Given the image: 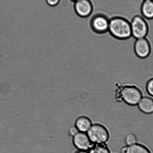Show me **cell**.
Instances as JSON below:
<instances>
[{
    "label": "cell",
    "mask_w": 153,
    "mask_h": 153,
    "mask_svg": "<svg viewBox=\"0 0 153 153\" xmlns=\"http://www.w3.org/2000/svg\"><path fill=\"white\" fill-rule=\"evenodd\" d=\"M108 32L117 39H128L132 36L130 22L120 16L112 17L110 19Z\"/></svg>",
    "instance_id": "cell-1"
},
{
    "label": "cell",
    "mask_w": 153,
    "mask_h": 153,
    "mask_svg": "<svg viewBox=\"0 0 153 153\" xmlns=\"http://www.w3.org/2000/svg\"><path fill=\"white\" fill-rule=\"evenodd\" d=\"M87 133L93 144H106L110 138L109 130L106 126L100 123L92 124Z\"/></svg>",
    "instance_id": "cell-2"
},
{
    "label": "cell",
    "mask_w": 153,
    "mask_h": 153,
    "mask_svg": "<svg viewBox=\"0 0 153 153\" xmlns=\"http://www.w3.org/2000/svg\"><path fill=\"white\" fill-rule=\"evenodd\" d=\"M131 35L135 39L146 38L149 31V27L145 19L142 16H134L130 22Z\"/></svg>",
    "instance_id": "cell-3"
},
{
    "label": "cell",
    "mask_w": 153,
    "mask_h": 153,
    "mask_svg": "<svg viewBox=\"0 0 153 153\" xmlns=\"http://www.w3.org/2000/svg\"><path fill=\"white\" fill-rule=\"evenodd\" d=\"M121 97L123 101L130 106L137 105L143 97L142 91L134 85H127L123 87L121 91Z\"/></svg>",
    "instance_id": "cell-4"
},
{
    "label": "cell",
    "mask_w": 153,
    "mask_h": 153,
    "mask_svg": "<svg viewBox=\"0 0 153 153\" xmlns=\"http://www.w3.org/2000/svg\"><path fill=\"white\" fill-rule=\"evenodd\" d=\"M110 19L103 14L94 15L91 19L90 26L92 30L96 33L102 34L108 32Z\"/></svg>",
    "instance_id": "cell-5"
},
{
    "label": "cell",
    "mask_w": 153,
    "mask_h": 153,
    "mask_svg": "<svg viewBox=\"0 0 153 153\" xmlns=\"http://www.w3.org/2000/svg\"><path fill=\"white\" fill-rule=\"evenodd\" d=\"M134 50L137 57L142 59L146 58L151 54V45L146 38L138 39L135 42Z\"/></svg>",
    "instance_id": "cell-6"
},
{
    "label": "cell",
    "mask_w": 153,
    "mask_h": 153,
    "mask_svg": "<svg viewBox=\"0 0 153 153\" xmlns=\"http://www.w3.org/2000/svg\"><path fill=\"white\" fill-rule=\"evenodd\" d=\"M74 8L77 15L85 18L91 14L93 6L90 0H78L75 2Z\"/></svg>",
    "instance_id": "cell-7"
},
{
    "label": "cell",
    "mask_w": 153,
    "mask_h": 153,
    "mask_svg": "<svg viewBox=\"0 0 153 153\" xmlns=\"http://www.w3.org/2000/svg\"><path fill=\"white\" fill-rule=\"evenodd\" d=\"M73 143L80 151H88L93 146L87 133L79 131L73 136Z\"/></svg>",
    "instance_id": "cell-8"
},
{
    "label": "cell",
    "mask_w": 153,
    "mask_h": 153,
    "mask_svg": "<svg viewBox=\"0 0 153 153\" xmlns=\"http://www.w3.org/2000/svg\"><path fill=\"white\" fill-rule=\"evenodd\" d=\"M93 124L88 117L83 115L78 117L75 121V126L79 132L87 133Z\"/></svg>",
    "instance_id": "cell-9"
},
{
    "label": "cell",
    "mask_w": 153,
    "mask_h": 153,
    "mask_svg": "<svg viewBox=\"0 0 153 153\" xmlns=\"http://www.w3.org/2000/svg\"><path fill=\"white\" fill-rule=\"evenodd\" d=\"M137 105L140 110L143 113H153V100L152 98L148 97H143Z\"/></svg>",
    "instance_id": "cell-10"
},
{
    "label": "cell",
    "mask_w": 153,
    "mask_h": 153,
    "mask_svg": "<svg viewBox=\"0 0 153 153\" xmlns=\"http://www.w3.org/2000/svg\"><path fill=\"white\" fill-rule=\"evenodd\" d=\"M121 152L122 153H152L147 147L137 143L124 147Z\"/></svg>",
    "instance_id": "cell-11"
},
{
    "label": "cell",
    "mask_w": 153,
    "mask_h": 153,
    "mask_svg": "<svg viewBox=\"0 0 153 153\" xmlns=\"http://www.w3.org/2000/svg\"><path fill=\"white\" fill-rule=\"evenodd\" d=\"M140 10L144 18L148 20L153 19V0H143Z\"/></svg>",
    "instance_id": "cell-12"
},
{
    "label": "cell",
    "mask_w": 153,
    "mask_h": 153,
    "mask_svg": "<svg viewBox=\"0 0 153 153\" xmlns=\"http://www.w3.org/2000/svg\"><path fill=\"white\" fill-rule=\"evenodd\" d=\"M95 145L89 150V153H111L109 148L105 144Z\"/></svg>",
    "instance_id": "cell-13"
},
{
    "label": "cell",
    "mask_w": 153,
    "mask_h": 153,
    "mask_svg": "<svg viewBox=\"0 0 153 153\" xmlns=\"http://www.w3.org/2000/svg\"><path fill=\"white\" fill-rule=\"evenodd\" d=\"M137 138L134 134L130 133L128 134L126 138V142L127 145H131L136 143Z\"/></svg>",
    "instance_id": "cell-14"
},
{
    "label": "cell",
    "mask_w": 153,
    "mask_h": 153,
    "mask_svg": "<svg viewBox=\"0 0 153 153\" xmlns=\"http://www.w3.org/2000/svg\"><path fill=\"white\" fill-rule=\"evenodd\" d=\"M147 92L150 96L153 97V78L149 80L146 85Z\"/></svg>",
    "instance_id": "cell-15"
},
{
    "label": "cell",
    "mask_w": 153,
    "mask_h": 153,
    "mask_svg": "<svg viewBox=\"0 0 153 153\" xmlns=\"http://www.w3.org/2000/svg\"><path fill=\"white\" fill-rule=\"evenodd\" d=\"M60 0H46V2L49 6H57L60 3Z\"/></svg>",
    "instance_id": "cell-16"
},
{
    "label": "cell",
    "mask_w": 153,
    "mask_h": 153,
    "mask_svg": "<svg viewBox=\"0 0 153 153\" xmlns=\"http://www.w3.org/2000/svg\"><path fill=\"white\" fill-rule=\"evenodd\" d=\"M79 132L78 130L75 126H73V127H71V128L69 130V133L72 136H75V134H76L78 132Z\"/></svg>",
    "instance_id": "cell-17"
},
{
    "label": "cell",
    "mask_w": 153,
    "mask_h": 153,
    "mask_svg": "<svg viewBox=\"0 0 153 153\" xmlns=\"http://www.w3.org/2000/svg\"><path fill=\"white\" fill-rule=\"evenodd\" d=\"M76 153H89V152L88 151H80V150H79V151Z\"/></svg>",
    "instance_id": "cell-18"
},
{
    "label": "cell",
    "mask_w": 153,
    "mask_h": 153,
    "mask_svg": "<svg viewBox=\"0 0 153 153\" xmlns=\"http://www.w3.org/2000/svg\"><path fill=\"white\" fill-rule=\"evenodd\" d=\"M72 1H74V2H75V1H78V0H72Z\"/></svg>",
    "instance_id": "cell-19"
}]
</instances>
